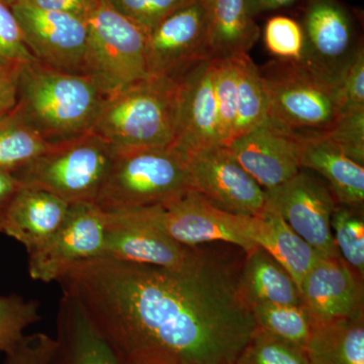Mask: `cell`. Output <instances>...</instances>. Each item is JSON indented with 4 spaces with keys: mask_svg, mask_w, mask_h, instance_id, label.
I'll list each match as a JSON object with an SVG mask.
<instances>
[{
    "mask_svg": "<svg viewBox=\"0 0 364 364\" xmlns=\"http://www.w3.org/2000/svg\"><path fill=\"white\" fill-rule=\"evenodd\" d=\"M69 207L68 203L49 191L20 186L7 208L2 233L32 253L58 231Z\"/></svg>",
    "mask_w": 364,
    "mask_h": 364,
    "instance_id": "19",
    "label": "cell"
},
{
    "mask_svg": "<svg viewBox=\"0 0 364 364\" xmlns=\"http://www.w3.org/2000/svg\"><path fill=\"white\" fill-rule=\"evenodd\" d=\"M341 112L364 109V48H359L355 58L345 73L341 87Z\"/></svg>",
    "mask_w": 364,
    "mask_h": 364,
    "instance_id": "38",
    "label": "cell"
},
{
    "mask_svg": "<svg viewBox=\"0 0 364 364\" xmlns=\"http://www.w3.org/2000/svg\"><path fill=\"white\" fill-rule=\"evenodd\" d=\"M305 351L309 364H364V311L314 325Z\"/></svg>",
    "mask_w": 364,
    "mask_h": 364,
    "instance_id": "25",
    "label": "cell"
},
{
    "mask_svg": "<svg viewBox=\"0 0 364 364\" xmlns=\"http://www.w3.org/2000/svg\"><path fill=\"white\" fill-rule=\"evenodd\" d=\"M85 75L105 97L150 77L147 33L105 0L86 18Z\"/></svg>",
    "mask_w": 364,
    "mask_h": 364,
    "instance_id": "7",
    "label": "cell"
},
{
    "mask_svg": "<svg viewBox=\"0 0 364 364\" xmlns=\"http://www.w3.org/2000/svg\"><path fill=\"white\" fill-rule=\"evenodd\" d=\"M208 48L213 58L248 54L259 40L245 0H203Z\"/></svg>",
    "mask_w": 364,
    "mask_h": 364,
    "instance_id": "22",
    "label": "cell"
},
{
    "mask_svg": "<svg viewBox=\"0 0 364 364\" xmlns=\"http://www.w3.org/2000/svg\"><path fill=\"white\" fill-rule=\"evenodd\" d=\"M177 124L178 85L150 76L105 97L92 132L124 152L173 145Z\"/></svg>",
    "mask_w": 364,
    "mask_h": 364,
    "instance_id": "3",
    "label": "cell"
},
{
    "mask_svg": "<svg viewBox=\"0 0 364 364\" xmlns=\"http://www.w3.org/2000/svg\"><path fill=\"white\" fill-rule=\"evenodd\" d=\"M28 4L45 11L68 14L86 18L97 9L100 0H25Z\"/></svg>",
    "mask_w": 364,
    "mask_h": 364,
    "instance_id": "40",
    "label": "cell"
},
{
    "mask_svg": "<svg viewBox=\"0 0 364 364\" xmlns=\"http://www.w3.org/2000/svg\"><path fill=\"white\" fill-rule=\"evenodd\" d=\"M333 239L340 255L358 275H364L363 208L337 203L331 218Z\"/></svg>",
    "mask_w": 364,
    "mask_h": 364,
    "instance_id": "29",
    "label": "cell"
},
{
    "mask_svg": "<svg viewBox=\"0 0 364 364\" xmlns=\"http://www.w3.org/2000/svg\"><path fill=\"white\" fill-rule=\"evenodd\" d=\"M176 81L178 85V124L172 146L186 157L198 150L222 146L214 58L191 67Z\"/></svg>",
    "mask_w": 364,
    "mask_h": 364,
    "instance_id": "17",
    "label": "cell"
},
{
    "mask_svg": "<svg viewBox=\"0 0 364 364\" xmlns=\"http://www.w3.org/2000/svg\"><path fill=\"white\" fill-rule=\"evenodd\" d=\"M239 287L251 308L259 305H303L301 291L289 272L258 246L246 253Z\"/></svg>",
    "mask_w": 364,
    "mask_h": 364,
    "instance_id": "24",
    "label": "cell"
},
{
    "mask_svg": "<svg viewBox=\"0 0 364 364\" xmlns=\"http://www.w3.org/2000/svg\"><path fill=\"white\" fill-rule=\"evenodd\" d=\"M191 189L232 214L258 217L267 208V193L225 146H213L188 156Z\"/></svg>",
    "mask_w": 364,
    "mask_h": 364,
    "instance_id": "11",
    "label": "cell"
},
{
    "mask_svg": "<svg viewBox=\"0 0 364 364\" xmlns=\"http://www.w3.org/2000/svg\"><path fill=\"white\" fill-rule=\"evenodd\" d=\"M28 50L40 64L85 75L87 26L85 18L45 11L18 0L11 6Z\"/></svg>",
    "mask_w": 364,
    "mask_h": 364,
    "instance_id": "12",
    "label": "cell"
},
{
    "mask_svg": "<svg viewBox=\"0 0 364 364\" xmlns=\"http://www.w3.org/2000/svg\"><path fill=\"white\" fill-rule=\"evenodd\" d=\"M21 68L23 66L0 70V124L18 107Z\"/></svg>",
    "mask_w": 364,
    "mask_h": 364,
    "instance_id": "39",
    "label": "cell"
},
{
    "mask_svg": "<svg viewBox=\"0 0 364 364\" xmlns=\"http://www.w3.org/2000/svg\"><path fill=\"white\" fill-rule=\"evenodd\" d=\"M301 164L324 177L337 203L363 208V165L345 155L325 134L301 136Z\"/></svg>",
    "mask_w": 364,
    "mask_h": 364,
    "instance_id": "21",
    "label": "cell"
},
{
    "mask_svg": "<svg viewBox=\"0 0 364 364\" xmlns=\"http://www.w3.org/2000/svg\"><path fill=\"white\" fill-rule=\"evenodd\" d=\"M56 330L49 364H122L71 294L60 299Z\"/></svg>",
    "mask_w": 364,
    "mask_h": 364,
    "instance_id": "20",
    "label": "cell"
},
{
    "mask_svg": "<svg viewBox=\"0 0 364 364\" xmlns=\"http://www.w3.org/2000/svg\"><path fill=\"white\" fill-rule=\"evenodd\" d=\"M188 157L173 146L117 152L97 205L105 212L165 205L191 191Z\"/></svg>",
    "mask_w": 364,
    "mask_h": 364,
    "instance_id": "5",
    "label": "cell"
},
{
    "mask_svg": "<svg viewBox=\"0 0 364 364\" xmlns=\"http://www.w3.org/2000/svg\"><path fill=\"white\" fill-rule=\"evenodd\" d=\"M1 1L7 4V6H11L14 4H16L18 0H1Z\"/></svg>",
    "mask_w": 364,
    "mask_h": 364,
    "instance_id": "43",
    "label": "cell"
},
{
    "mask_svg": "<svg viewBox=\"0 0 364 364\" xmlns=\"http://www.w3.org/2000/svg\"><path fill=\"white\" fill-rule=\"evenodd\" d=\"M299 23L305 33L299 64L324 82L341 87L363 46L353 14L339 0H305Z\"/></svg>",
    "mask_w": 364,
    "mask_h": 364,
    "instance_id": "8",
    "label": "cell"
},
{
    "mask_svg": "<svg viewBox=\"0 0 364 364\" xmlns=\"http://www.w3.org/2000/svg\"><path fill=\"white\" fill-rule=\"evenodd\" d=\"M150 208L158 227L186 247L213 242L232 244L246 253L258 247L252 240L254 217L223 210L193 189L168 205Z\"/></svg>",
    "mask_w": 364,
    "mask_h": 364,
    "instance_id": "9",
    "label": "cell"
},
{
    "mask_svg": "<svg viewBox=\"0 0 364 364\" xmlns=\"http://www.w3.org/2000/svg\"><path fill=\"white\" fill-rule=\"evenodd\" d=\"M233 58L237 76L236 139L257 128L267 119L268 100L259 67L248 54L237 55Z\"/></svg>",
    "mask_w": 364,
    "mask_h": 364,
    "instance_id": "26",
    "label": "cell"
},
{
    "mask_svg": "<svg viewBox=\"0 0 364 364\" xmlns=\"http://www.w3.org/2000/svg\"><path fill=\"white\" fill-rule=\"evenodd\" d=\"M263 41L270 55L277 60L301 61L305 51V33L299 21L287 16L268 18L263 30Z\"/></svg>",
    "mask_w": 364,
    "mask_h": 364,
    "instance_id": "33",
    "label": "cell"
},
{
    "mask_svg": "<svg viewBox=\"0 0 364 364\" xmlns=\"http://www.w3.org/2000/svg\"><path fill=\"white\" fill-rule=\"evenodd\" d=\"M363 277L341 256L320 257L301 287V304L313 324H323L363 310Z\"/></svg>",
    "mask_w": 364,
    "mask_h": 364,
    "instance_id": "18",
    "label": "cell"
},
{
    "mask_svg": "<svg viewBox=\"0 0 364 364\" xmlns=\"http://www.w3.org/2000/svg\"><path fill=\"white\" fill-rule=\"evenodd\" d=\"M236 364H309V360L303 347L257 328Z\"/></svg>",
    "mask_w": 364,
    "mask_h": 364,
    "instance_id": "32",
    "label": "cell"
},
{
    "mask_svg": "<svg viewBox=\"0 0 364 364\" xmlns=\"http://www.w3.org/2000/svg\"><path fill=\"white\" fill-rule=\"evenodd\" d=\"M105 242L102 257L177 268L188 260L191 247L181 245L160 229L150 207L105 212Z\"/></svg>",
    "mask_w": 364,
    "mask_h": 364,
    "instance_id": "14",
    "label": "cell"
},
{
    "mask_svg": "<svg viewBox=\"0 0 364 364\" xmlns=\"http://www.w3.org/2000/svg\"><path fill=\"white\" fill-rule=\"evenodd\" d=\"M105 98L87 76L35 62L21 68L16 112L48 143L56 145L92 131Z\"/></svg>",
    "mask_w": 364,
    "mask_h": 364,
    "instance_id": "2",
    "label": "cell"
},
{
    "mask_svg": "<svg viewBox=\"0 0 364 364\" xmlns=\"http://www.w3.org/2000/svg\"><path fill=\"white\" fill-rule=\"evenodd\" d=\"M39 303L18 294L0 296V353L6 354L41 320Z\"/></svg>",
    "mask_w": 364,
    "mask_h": 364,
    "instance_id": "30",
    "label": "cell"
},
{
    "mask_svg": "<svg viewBox=\"0 0 364 364\" xmlns=\"http://www.w3.org/2000/svg\"><path fill=\"white\" fill-rule=\"evenodd\" d=\"M252 240L291 274L301 291L304 279L320 257L317 251L268 207L253 218Z\"/></svg>",
    "mask_w": 364,
    "mask_h": 364,
    "instance_id": "23",
    "label": "cell"
},
{
    "mask_svg": "<svg viewBox=\"0 0 364 364\" xmlns=\"http://www.w3.org/2000/svg\"><path fill=\"white\" fill-rule=\"evenodd\" d=\"M105 226V212L97 203H71L58 231L28 254L30 277L44 282L58 280L77 263L102 257Z\"/></svg>",
    "mask_w": 364,
    "mask_h": 364,
    "instance_id": "10",
    "label": "cell"
},
{
    "mask_svg": "<svg viewBox=\"0 0 364 364\" xmlns=\"http://www.w3.org/2000/svg\"><path fill=\"white\" fill-rule=\"evenodd\" d=\"M215 91L222 146L235 139L237 116V76L233 57L214 58Z\"/></svg>",
    "mask_w": 364,
    "mask_h": 364,
    "instance_id": "31",
    "label": "cell"
},
{
    "mask_svg": "<svg viewBox=\"0 0 364 364\" xmlns=\"http://www.w3.org/2000/svg\"><path fill=\"white\" fill-rule=\"evenodd\" d=\"M18 112L0 124V170L14 172L51 147Z\"/></svg>",
    "mask_w": 364,
    "mask_h": 364,
    "instance_id": "27",
    "label": "cell"
},
{
    "mask_svg": "<svg viewBox=\"0 0 364 364\" xmlns=\"http://www.w3.org/2000/svg\"><path fill=\"white\" fill-rule=\"evenodd\" d=\"M252 313L257 328L305 349L313 330V321L303 305H259Z\"/></svg>",
    "mask_w": 364,
    "mask_h": 364,
    "instance_id": "28",
    "label": "cell"
},
{
    "mask_svg": "<svg viewBox=\"0 0 364 364\" xmlns=\"http://www.w3.org/2000/svg\"><path fill=\"white\" fill-rule=\"evenodd\" d=\"M149 35L162 21L196 0H105Z\"/></svg>",
    "mask_w": 364,
    "mask_h": 364,
    "instance_id": "34",
    "label": "cell"
},
{
    "mask_svg": "<svg viewBox=\"0 0 364 364\" xmlns=\"http://www.w3.org/2000/svg\"><path fill=\"white\" fill-rule=\"evenodd\" d=\"M35 62L13 9L0 0V70Z\"/></svg>",
    "mask_w": 364,
    "mask_h": 364,
    "instance_id": "35",
    "label": "cell"
},
{
    "mask_svg": "<svg viewBox=\"0 0 364 364\" xmlns=\"http://www.w3.org/2000/svg\"><path fill=\"white\" fill-rule=\"evenodd\" d=\"M116 156L111 144L91 131L52 145L11 174L20 186L44 189L69 205L95 203Z\"/></svg>",
    "mask_w": 364,
    "mask_h": 364,
    "instance_id": "4",
    "label": "cell"
},
{
    "mask_svg": "<svg viewBox=\"0 0 364 364\" xmlns=\"http://www.w3.org/2000/svg\"><path fill=\"white\" fill-rule=\"evenodd\" d=\"M18 188L20 183L11 172L0 170V233H2L7 208Z\"/></svg>",
    "mask_w": 364,
    "mask_h": 364,
    "instance_id": "41",
    "label": "cell"
},
{
    "mask_svg": "<svg viewBox=\"0 0 364 364\" xmlns=\"http://www.w3.org/2000/svg\"><path fill=\"white\" fill-rule=\"evenodd\" d=\"M268 117L301 136L325 134L341 111V92L298 62L272 60L259 67Z\"/></svg>",
    "mask_w": 364,
    "mask_h": 364,
    "instance_id": "6",
    "label": "cell"
},
{
    "mask_svg": "<svg viewBox=\"0 0 364 364\" xmlns=\"http://www.w3.org/2000/svg\"><path fill=\"white\" fill-rule=\"evenodd\" d=\"M261 188H277L301 169V135L267 117L227 146Z\"/></svg>",
    "mask_w": 364,
    "mask_h": 364,
    "instance_id": "16",
    "label": "cell"
},
{
    "mask_svg": "<svg viewBox=\"0 0 364 364\" xmlns=\"http://www.w3.org/2000/svg\"><path fill=\"white\" fill-rule=\"evenodd\" d=\"M203 0L170 14L147 36L148 73L176 80L191 67L212 59Z\"/></svg>",
    "mask_w": 364,
    "mask_h": 364,
    "instance_id": "15",
    "label": "cell"
},
{
    "mask_svg": "<svg viewBox=\"0 0 364 364\" xmlns=\"http://www.w3.org/2000/svg\"><path fill=\"white\" fill-rule=\"evenodd\" d=\"M267 207L277 213L289 226L322 257L340 255L331 229L337 203L322 181L304 170L277 188L267 189Z\"/></svg>",
    "mask_w": 364,
    "mask_h": 364,
    "instance_id": "13",
    "label": "cell"
},
{
    "mask_svg": "<svg viewBox=\"0 0 364 364\" xmlns=\"http://www.w3.org/2000/svg\"><path fill=\"white\" fill-rule=\"evenodd\" d=\"M56 341L45 333L25 335L6 354L4 364H49Z\"/></svg>",
    "mask_w": 364,
    "mask_h": 364,
    "instance_id": "37",
    "label": "cell"
},
{
    "mask_svg": "<svg viewBox=\"0 0 364 364\" xmlns=\"http://www.w3.org/2000/svg\"><path fill=\"white\" fill-rule=\"evenodd\" d=\"M239 272L198 246L177 268L100 257L57 282L122 364H236L257 329Z\"/></svg>",
    "mask_w": 364,
    "mask_h": 364,
    "instance_id": "1",
    "label": "cell"
},
{
    "mask_svg": "<svg viewBox=\"0 0 364 364\" xmlns=\"http://www.w3.org/2000/svg\"><path fill=\"white\" fill-rule=\"evenodd\" d=\"M248 13L252 18L293 6L299 0H245Z\"/></svg>",
    "mask_w": 364,
    "mask_h": 364,
    "instance_id": "42",
    "label": "cell"
},
{
    "mask_svg": "<svg viewBox=\"0 0 364 364\" xmlns=\"http://www.w3.org/2000/svg\"><path fill=\"white\" fill-rule=\"evenodd\" d=\"M325 135L352 160L364 164V109L341 112Z\"/></svg>",
    "mask_w": 364,
    "mask_h": 364,
    "instance_id": "36",
    "label": "cell"
}]
</instances>
